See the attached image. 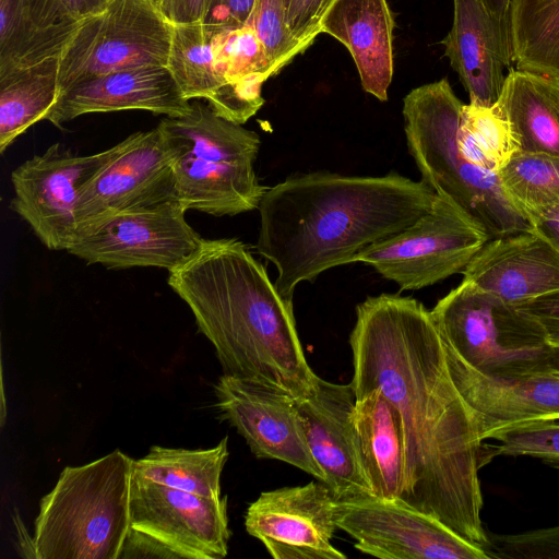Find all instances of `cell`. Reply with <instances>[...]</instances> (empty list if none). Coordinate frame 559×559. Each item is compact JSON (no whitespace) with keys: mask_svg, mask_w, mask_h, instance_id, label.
<instances>
[{"mask_svg":"<svg viewBox=\"0 0 559 559\" xmlns=\"http://www.w3.org/2000/svg\"><path fill=\"white\" fill-rule=\"evenodd\" d=\"M349 345L356 399L379 389L401 415L406 476L397 500L486 551L479 480L486 443L430 310L409 296L368 297L356 307Z\"/></svg>","mask_w":559,"mask_h":559,"instance_id":"6da1fadb","label":"cell"},{"mask_svg":"<svg viewBox=\"0 0 559 559\" xmlns=\"http://www.w3.org/2000/svg\"><path fill=\"white\" fill-rule=\"evenodd\" d=\"M436 195L424 181L396 173L292 176L264 192L255 248L275 265L280 294L293 300L298 284L353 263L370 245L415 223Z\"/></svg>","mask_w":559,"mask_h":559,"instance_id":"7a4b0ae2","label":"cell"},{"mask_svg":"<svg viewBox=\"0 0 559 559\" xmlns=\"http://www.w3.org/2000/svg\"><path fill=\"white\" fill-rule=\"evenodd\" d=\"M168 272V285L190 308L225 374L294 399L316 391L320 377L306 359L293 300L280 294L242 241L201 238Z\"/></svg>","mask_w":559,"mask_h":559,"instance_id":"3957f363","label":"cell"},{"mask_svg":"<svg viewBox=\"0 0 559 559\" xmlns=\"http://www.w3.org/2000/svg\"><path fill=\"white\" fill-rule=\"evenodd\" d=\"M463 103L449 81L413 88L403 99L406 144L424 181L493 239L533 229L497 174L464 158L457 144Z\"/></svg>","mask_w":559,"mask_h":559,"instance_id":"277c9868","label":"cell"},{"mask_svg":"<svg viewBox=\"0 0 559 559\" xmlns=\"http://www.w3.org/2000/svg\"><path fill=\"white\" fill-rule=\"evenodd\" d=\"M132 462L120 450L64 467L41 498L27 548L37 559H119L130 528Z\"/></svg>","mask_w":559,"mask_h":559,"instance_id":"5b68a950","label":"cell"},{"mask_svg":"<svg viewBox=\"0 0 559 559\" xmlns=\"http://www.w3.org/2000/svg\"><path fill=\"white\" fill-rule=\"evenodd\" d=\"M157 126L173 152L176 199L186 211L234 216L258 209L267 189L254 170L258 133L199 99L187 114Z\"/></svg>","mask_w":559,"mask_h":559,"instance_id":"8992f818","label":"cell"},{"mask_svg":"<svg viewBox=\"0 0 559 559\" xmlns=\"http://www.w3.org/2000/svg\"><path fill=\"white\" fill-rule=\"evenodd\" d=\"M447 344L473 369L490 377L546 371L554 348L525 311L469 281L430 310Z\"/></svg>","mask_w":559,"mask_h":559,"instance_id":"52a82bcc","label":"cell"},{"mask_svg":"<svg viewBox=\"0 0 559 559\" xmlns=\"http://www.w3.org/2000/svg\"><path fill=\"white\" fill-rule=\"evenodd\" d=\"M488 240L478 224L437 194L415 223L370 245L354 262L371 265L400 290H416L463 273Z\"/></svg>","mask_w":559,"mask_h":559,"instance_id":"ba28073f","label":"cell"},{"mask_svg":"<svg viewBox=\"0 0 559 559\" xmlns=\"http://www.w3.org/2000/svg\"><path fill=\"white\" fill-rule=\"evenodd\" d=\"M173 25L152 3L112 0L82 21L59 59V94L69 86L109 72L167 66Z\"/></svg>","mask_w":559,"mask_h":559,"instance_id":"9c48e42d","label":"cell"},{"mask_svg":"<svg viewBox=\"0 0 559 559\" xmlns=\"http://www.w3.org/2000/svg\"><path fill=\"white\" fill-rule=\"evenodd\" d=\"M178 201L103 216L78 227L67 251L108 269L162 267L187 260L201 237Z\"/></svg>","mask_w":559,"mask_h":559,"instance_id":"30bf717a","label":"cell"},{"mask_svg":"<svg viewBox=\"0 0 559 559\" xmlns=\"http://www.w3.org/2000/svg\"><path fill=\"white\" fill-rule=\"evenodd\" d=\"M75 155L59 143L23 162L11 174L10 207L49 250H66L78 229L76 204L85 183L122 148Z\"/></svg>","mask_w":559,"mask_h":559,"instance_id":"8fae6325","label":"cell"},{"mask_svg":"<svg viewBox=\"0 0 559 559\" xmlns=\"http://www.w3.org/2000/svg\"><path fill=\"white\" fill-rule=\"evenodd\" d=\"M335 522L357 550L380 559H489L436 518L400 500H336Z\"/></svg>","mask_w":559,"mask_h":559,"instance_id":"7c38bea8","label":"cell"},{"mask_svg":"<svg viewBox=\"0 0 559 559\" xmlns=\"http://www.w3.org/2000/svg\"><path fill=\"white\" fill-rule=\"evenodd\" d=\"M130 528L150 537L171 558L223 559L230 538L227 500L132 475Z\"/></svg>","mask_w":559,"mask_h":559,"instance_id":"4fadbf2b","label":"cell"},{"mask_svg":"<svg viewBox=\"0 0 559 559\" xmlns=\"http://www.w3.org/2000/svg\"><path fill=\"white\" fill-rule=\"evenodd\" d=\"M336 498L319 479L263 491L249 504L245 527L274 559H346L331 540Z\"/></svg>","mask_w":559,"mask_h":559,"instance_id":"5bb4252c","label":"cell"},{"mask_svg":"<svg viewBox=\"0 0 559 559\" xmlns=\"http://www.w3.org/2000/svg\"><path fill=\"white\" fill-rule=\"evenodd\" d=\"M173 165V152L158 126L130 134L121 151L83 187L78 227L115 213L177 201Z\"/></svg>","mask_w":559,"mask_h":559,"instance_id":"9a60e30c","label":"cell"},{"mask_svg":"<svg viewBox=\"0 0 559 559\" xmlns=\"http://www.w3.org/2000/svg\"><path fill=\"white\" fill-rule=\"evenodd\" d=\"M215 405L259 459L278 460L325 481L305 438L295 399L267 385L223 374Z\"/></svg>","mask_w":559,"mask_h":559,"instance_id":"2e32d148","label":"cell"},{"mask_svg":"<svg viewBox=\"0 0 559 559\" xmlns=\"http://www.w3.org/2000/svg\"><path fill=\"white\" fill-rule=\"evenodd\" d=\"M355 404L352 383L321 378L311 395L295 399L310 452L336 500L373 496L358 448L353 420Z\"/></svg>","mask_w":559,"mask_h":559,"instance_id":"e0dca14e","label":"cell"},{"mask_svg":"<svg viewBox=\"0 0 559 559\" xmlns=\"http://www.w3.org/2000/svg\"><path fill=\"white\" fill-rule=\"evenodd\" d=\"M445 345L453 379L475 416L484 441L502 428L559 420V371L490 377L473 369L447 342Z\"/></svg>","mask_w":559,"mask_h":559,"instance_id":"ac0fdd59","label":"cell"},{"mask_svg":"<svg viewBox=\"0 0 559 559\" xmlns=\"http://www.w3.org/2000/svg\"><path fill=\"white\" fill-rule=\"evenodd\" d=\"M146 110L178 117L190 110L167 66H144L78 82L60 92L45 120L58 128L92 112Z\"/></svg>","mask_w":559,"mask_h":559,"instance_id":"d6986e66","label":"cell"},{"mask_svg":"<svg viewBox=\"0 0 559 559\" xmlns=\"http://www.w3.org/2000/svg\"><path fill=\"white\" fill-rule=\"evenodd\" d=\"M441 44L469 104L493 106L512 63L510 26L492 16L480 0H453L452 26Z\"/></svg>","mask_w":559,"mask_h":559,"instance_id":"ffe728a7","label":"cell"},{"mask_svg":"<svg viewBox=\"0 0 559 559\" xmlns=\"http://www.w3.org/2000/svg\"><path fill=\"white\" fill-rule=\"evenodd\" d=\"M462 274L518 306L559 290V250L535 229L501 236L489 239Z\"/></svg>","mask_w":559,"mask_h":559,"instance_id":"44dd1931","label":"cell"},{"mask_svg":"<svg viewBox=\"0 0 559 559\" xmlns=\"http://www.w3.org/2000/svg\"><path fill=\"white\" fill-rule=\"evenodd\" d=\"M394 26L388 0H336L321 23L349 51L364 91L381 102L393 78Z\"/></svg>","mask_w":559,"mask_h":559,"instance_id":"7402d4cb","label":"cell"},{"mask_svg":"<svg viewBox=\"0 0 559 559\" xmlns=\"http://www.w3.org/2000/svg\"><path fill=\"white\" fill-rule=\"evenodd\" d=\"M81 23L61 0H0V74L60 58Z\"/></svg>","mask_w":559,"mask_h":559,"instance_id":"603a6c76","label":"cell"},{"mask_svg":"<svg viewBox=\"0 0 559 559\" xmlns=\"http://www.w3.org/2000/svg\"><path fill=\"white\" fill-rule=\"evenodd\" d=\"M353 420L372 495L397 500L406 476L404 431L397 408L379 389H373L356 399Z\"/></svg>","mask_w":559,"mask_h":559,"instance_id":"cb8c5ba5","label":"cell"},{"mask_svg":"<svg viewBox=\"0 0 559 559\" xmlns=\"http://www.w3.org/2000/svg\"><path fill=\"white\" fill-rule=\"evenodd\" d=\"M496 106L519 153L559 156V80L510 69Z\"/></svg>","mask_w":559,"mask_h":559,"instance_id":"d4e9b609","label":"cell"},{"mask_svg":"<svg viewBox=\"0 0 559 559\" xmlns=\"http://www.w3.org/2000/svg\"><path fill=\"white\" fill-rule=\"evenodd\" d=\"M59 59L0 74V153L46 118L59 97Z\"/></svg>","mask_w":559,"mask_h":559,"instance_id":"484cf974","label":"cell"},{"mask_svg":"<svg viewBox=\"0 0 559 559\" xmlns=\"http://www.w3.org/2000/svg\"><path fill=\"white\" fill-rule=\"evenodd\" d=\"M229 455L228 437L209 449L154 445L132 462V475L198 496L221 499V476Z\"/></svg>","mask_w":559,"mask_h":559,"instance_id":"4316f807","label":"cell"},{"mask_svg":"<svg viewBox=\"0 0 559 559\" xmlns=\"http://www.w3.org/2000/svg\"><path fill=\"white\" fill-rule=\"evenodd\" d=\"M509 25L515 69L559 80V0H512Z\"/></svg>","mask_w":559,"mask_h":559,"instance_id":"83f0119b","label":"cell"},{"mask_svg":"<svg viewBox=\"0 0 559 559\" xmlns=\"http://www.w3.org/2000/svg\"><path fill=\"white\" fill-rule=\"evenodd\" d=\"M167 68L188 100L210 103L227 83L217 69L212 39L201 22L173 25Z\"/></svg>","mask_w":559,"mask_h":559,"instance_id":"f1b7e54d","label":"cell"},{"mask_svg":"<svg viewBox=\"0 0 559 559\" xmlns=\"http://www.w3.org/2000/svg\"><path fill=\"white\" fill-rule=\"evenodd\" d=\"M498 177L509 200L530 224L559 206V156L518 153Z\"/></svg>","mask_w":559,"mask_h":559,"instance_id":"f546056e","label":"cell"},{"mask_svg":"<svg viewBox=\"0 0 559 559\" xmlns=\"http://www.w3.org/2000/svg\"><path fill=\"white\" fill-rule=\"evenodd\" d=\"M459 148L466 160L497 174L519 153L509 126L496 104H464L457 131Z\"/></svg>","mask_w":559,"mask_h":559,"instance_id":"4dcf8cb0","label":"cell"},{"mask_svg":"<svg viewBox=\"0 0 559 559\" xmlns=\"http://www.w3.org/2000/svg\"><path fill=\"white\" fill-rule=\"evenodd\" d=\"M212 47L217 69L227 83H264L275 75L251 24L216 34Z\"/></svg>","mask_w":559,"mask_h":559,"instance_id":"1f68e13d","label":"cell"},{"mask_svg":"<svg viewBox=\"0 0 559 559\" xmlns=\"http://www.w3.org/2000/svg\"><path fill=\"white\" fill-rule=\"evenodd\" d=\"M499 445L486 444L487 463L497 455L532 456L559 468V421H530L499 429L487 438Z\"/></svg>","mask_w":559,"mask_h":559,"instance_id":"d6a6232c","label":"cell"},{"mask_svg":"<svg viewBox=\"0 0 559 559\" xmlns=\"http://www.w3.org/2000/svg\"><path fill=\"white\" fill-rule=\"evenodd\" d=\"M275 72H280L306 49L290 35L283 0H257L250 23Z\"/></svg>","mask_w":559,"mask_h":559,"instance_id":"836d02e7","label":"cell"},{"mask_svg":"<svg viewBox=\"0 0 559 559\" xmlns=\"http://www.w3.org/2000/svg\"><path fill=\"white\" fill-rule=\"evenodd\" d=\"M489 559H559V525L512 535L488 533Z\"/></svg>","mask_w":559,"mask_h":559,"instance_id":"e575fe53","label":"cell"},{"mask_svg":"<svg viewBox=\"0 0 559 559\" xmlns=\"http://www.w3.org/2000/svg\"><path fill=\"white\" fill-rule=\"evenodd\" d=\"M336 0H283L290 35L307 49L321 34V23Z\"/></svg>","mask_w":559,"mask_h":559,"instance_id":"d590c367","label":"cell"},{"mask_svg":"<svg viewBox=\"0 0 559 559\" xmlns=\"http://www.w3.org/2000/svg\"><path fill=\"white\" fill-rule=\"evenodd\" d=\"M257 0H206L201 24L212 39L216 34L250 23Z\"/></svg>","mask_w":559,"mask_h":559,"instance_id":"8d00e7d4","label":"cell"},{"mask_svg":"<svg viewBox=\"0 0 559 559\" xmlns=\"http://www.w3.org/2000/svg\"><path fill=\"white\" fill-rule=\"evenodd\" d=\"M543 329L548 344L559 349V290H555L518 305Z\"/></svg>","mask_w":559,"mask_h":559,"instance_id":"74e56055","label":"cell"},{"mask_svg":"<svg viewBox=\"0 0 559 559\" xmlns=\"http://www.w3.org/2000/svg\"><path fill=\"white\" fill-rule=\"evenodd\" d=\"M206 0H156L155 7L171 24L201 22Z\"/></svg>","mask_w":559,"mask_h":559,"instance_id":"f35d334b","label":"cell"},{"mask_svg":"<svg viewBox=\"0 0 559 559\" xmlns=\"http://www.w3.org/2000/svg\"><path fill=\"white\" fill-rule=\"evenodd\" d=\"M531 225L559 250V206L533 218Z\"/></svg>","mask_w":559,"mask_h":559,"instance_id":"ab89813d","label":"cell"},{"mask_svg":"<svg viewBox=\"0 0 559 559\" xmlns=\"http://www.w3.org/2000/svg\"><path fill=\"white\" fill-rule=\"evenodd\" d=\"M112 0H61L68 11L84 21L103 12Z\"/></svg>","mask_w":559,"mask_h":559,"instance_id":"60d3db41","label":"cell"},{"mask_svg":"<svg viewBox=\"0 0 559 559\" xmlns=\"http://www.w3.org/2000/svg\"><path fill=\"white\" fill-rule=\"evenodd\" d=\"M487 11L500 22L509 25V11L512 0H480ZM510 26V25H509Z\"/></svg>","mask_w":559,"mask_h":559,"instance_id":"b9f144b4","label":"cell"},{"mask_svg":"<svg viewBox=\"0 0 559 559\" xmlns=\"http://www.w3.org/2000/svg\"><path fill=\"white\" fill-rule=\"evenodd\" d=\"M548 369L559 371V349H555L548 362Z\"/></svg>","mask_w":559,"mask_h":559,"instance_id":"7bdbcfd3","label":"cell"},{"mask_svg":"<svg viewBox=\"0 0 559 559\" xmlns=\"http://www.w3.org/2000/svg\"><path fill=\"white\" fill-rule=\"evenodd\" d=\"M142 1H145V2L152 3V4H154V5H155V3H156V0H142Z\"/></svg>","mask_w":559,"mask_h":559,"instance_id":"ee69618b","label":"cell"}]
</instances>
